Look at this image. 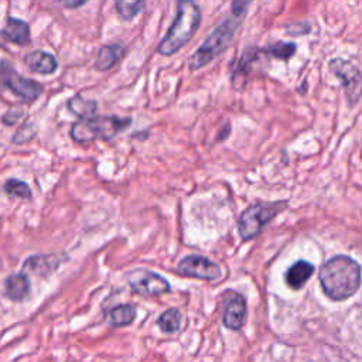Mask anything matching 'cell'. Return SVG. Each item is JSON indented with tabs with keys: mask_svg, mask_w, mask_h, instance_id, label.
<instances>
[{
	"mask_svg": "<svg viewBox=\"0 0 362 362\" xmlns=\"http://www.w3.org/2000/svg\"><path fill=\"white\" fill-rule=\"evenodd\" d=\"M132 123L130 117L100 116L81 119L71 127V137L76 143H88L93 140H110Z\"/></svg>",
	"mask_w": 362,
	"mask_h": 362,
	"instance_id": "277c9868",
	"label": "cell"
},
{
	"mask_svg": "<svg viewBox=\"0 0 362 362\" xmlns=\"http://www.w3.org/2000/svg\"><path fill=\"white\" fill-rule=\"evenodd\" d=\"M11 42L16 45H25L30 42V27L24 20L8 17L4 30H0V45Z\"/></svg>",
	"mask_w": 362,
	"mask_h": 362,
	"instance_id": "7c38bea8",
	"label": "cell"
},
{
	"mask_svg": "<svg viewBox=\"0 0 362 362\" xmlns=\"http://www.w3.org/2000/svg\"><path fill=\"white\" fill-rule=\"evenodd\" d=\"M65 260L64 255L57 253H35L28 256L21 267V272L25 274H35L38 277H47L55 272L59 264Z\"/></svg>",
	"mask_w": 362,
	"mask_h": 362,
	"instance_id": "8fae6325",
	"label": "cell"
},
{
	"mask_svg": "<svg viewBox=\"0 0 362 362\" xmlns=\"http://www.w3.org/2000/svg\"><path fill=\"white\" fill-rule=\"evenodd\" d=\"M144 3L146 0H115V7L120 18L132 20L143 10Z\"/></svg>",
	"mask_w": 362,
	"mask_h": 362,
	"instance_id": "d6986e66",
	"label": "cell"
},
{
	"mask_svg": "<svg viewBox=\"0 0 362 362\" xmlns=\"http://www.w3.org/2000/svg\"><path fill=\"white\" fill-rule=\"evenodd\" d=\"M361 266L352 257L338 255L320 267V283L324 293L341 301L352 297L361 286Z\"/></svg>",
	"mask_w": 362,
	"mask_h": 362,
	"instance_id": "6da1fadb",
	"label": "cell"
},
{
	"mask_svg": "<svg viewBox=\"0 0 362 362\" xmlns=\"http://www.w3.org/2000/svg\"><path fill=\"white\" fill-rule=\"evenodd\" d=\"M243 17L230 16L218 24L188 59L189 71H198L225 52L232 44Z\"/></svg>",
	"mask_w": 362,
	"mask_h": 362,
	"instance_id": "3957f363",
	"label": "cell"
},
{
	"mask_svg": "<svg viewBox=\"0 0 362 362\" xmlns=\"http://www.w3.org/2000/svg\"><path fill=\"white\" fill-rule=\"evenodd\" d=\"M287 201H259L247 206L238 219V230L242 240H249L257 236L270 221L287 208Z\"/></svg>",
	"mask_w": 362,
	"mask_h": 362,
	"instance_id": "5b68a950",
	"label": "cell"
},
{
	"mask_svg": "<svg viewBox=\"0 0 362 362\" xmlns=\"http://www.w3.org/2000/svg\"><path fill=\"white\" fill-rule=\"evenodd\" d=\"M24 116V110L21 107H13L10 110H7L3 117H1V122L7 126H11L14 123H17L21 117Z\"/></svg>",
	"mask_w": 362,
	"mask_h": 362,
	"instance_id": "603a6c76",
	"label": "cell"
},
{
	"mask_svg": "<svg viewBox=\"0 0 362 362\" xmlns=\"http://www.w3.org/2000/svg\"><path fill=\"white\" fill-rule=\"evenodd\" d=\"M136 307L133 304H119L109 310L107 313V322L115 328L130 325L136 318Z\"/></svg>",
	"mask_w": 362,
	"mask_h": 362,
	"instance_id": "e0dca14e",
	"label": "cell"
},
{
	"mask_svg": "<svg viewBox=\"0 0 362 362\" xmlns=\"http://www.w3.org/2000/svg\"><path fill=\"white\" fill-rule=\"evenodd\" d=\"M157 325L163 332L173 334L175 332L181 325V314L177 308H168L165 310L157 320Z\"/></svg>",
	"mask_w": 362,
	"mask_h": 362,
	"instance_id": "ffe728a7",
	"label": "cell"
},
{
	"mask_svg": "<svg viewBox=\"0 0 362 362\" xmlns=\"http://www.w3.org/2000/svg\"><path fill=\"white\" fill-rule=\"evenodd\" d=\"M332 75L339 81L349 106L356 105L362 98V72L356 65L344 58H334L328 64Z\"/></svg>",
	"mask_w": 362,
	"mask_h": 362,
	"instance_id": "8992f818",
	"label": "cell"
},
{
	"mask_svg": "<svg viewBox=\"0 0 362 362\" xmlns=\"http://www.w3.org/2000/svg\"><path fill=\"white\" fill-rule=\"evenodd\" d=\"M89 0H58V3L64 7V8H78L81 6H83L85 3H88Z\"/></svg>",
	"mask_w": 362,
	"mask_h": 362,
	"instance_id": "d4e9b609",
	"label": "cell"
},
{
	"mask_svg": "<svg viewBox=\"0 0 362 362\" xmlns=\"http://www.w3.org/2000/svg\"><path fill=\"white\" fill-rule=\"evenodd\" d=\"M24 62L30 71L41 75H49L55 72L58 68L57 58L52 54L45 52L42 49L28 52L24 57Z\"/></svg>",
	"mask_w": 362,
	"mask_h": 362,
	"instance_id": "4fadbf2b",
	"label": "cell"
},
{
	"mask_svg": "<svg viewBox=\"0 0 362 362\" xmlns=\"http://www.w3.org/2000/svg\"><path fill=\"white\" fill-rule=\"evenodd\" d=\"M252 1L253 0H233L232 1V14L236 17H243Z\"/></svg>",
	"mask_w": 362,
	"mask_h": 362,
	"instance_id": "cb8c5ba5",
	"label": "cell"
},
{
	"mask_svg": "<svg viewBox=\"0 0 362 362\" xmlns=\"http://www.w3.org/2000/svg\"><path fill=\"white\" fill-rule=\"evenodd\" d=\"M126 279L130 288L141 296H160L170 291V284L163 276L146 269L132 270Z\"/></svg>",
	"mask_w": 362,
	"mask_h": 362,
	"instance_id": "ba28073f",
	"label": "cell"
},
{
	"mask_svg": "<svg viewBox=\"0 0 362 362\" xmlns=\"http://www.w3.org/2000/svg\"><path fill=\"white\" fill-rule=\"evenodd\" d=\"M31 290L30 279L25 273H14L10 274L4 280V293L6 296L13 301H23L28 297Z\"/></svg>",
	"mask_w": 362,
	"mask_h": 362,
	"instance_id": "5bb4252c",
	"label": "cell"
},
{
	"mask_svg": "<svg viewBox=\"0 0 362 362\" xmlns=\"http://www.w3.org/2000/svg\"><path fill=\"white\" fill-rule=\"evenodd\" d=\"M313 273L314 266L311 263L305 260H298L286 272V283L288 287L297 290L305 284Z\"/></svg>",
	"mask_w": 362,
	"mask_h": 362,
	"instance_id": "2e32d148",
	"label": "cell"
},
{
	"mask_svg": "<svg viewBox=\"0 0 362 362\" xmlns=\"http://www.w3.org/2000/svg\"><path fill=\"white\" fill-rule=\"evenodd\" d=\"M201 8L195 0H177L175 17L157 47V52L170 57L178 52L201 25Z\"/></svg>",
	"mask_w": 362,
	"mask_h": 362,
	"instance_id": "7a4b0ae2",
	"label": "cell"
},
{
	"mask_svg": "<svg viewBox=\"0 0 362 362\" xmlns=\"http://www.w3.org/2000/svg\"><path fill=\"white\" fill-rule=\"evenodd\" d=\"M37 134V127L31 123H25L23 124L13 136L11 141L14 144H23V143H28L34 136Z\"/></svg>",
	"mask_w": 362,
	"mask_h": 362,
	"instance_id": "7402d4cb",
	"label": "cell"
},
{
	"mask_svg": "<svg viewBox=\"0 0 362 362\" xmlns=\"http://www.w3.org/2000/svg\"><path fill=\"white\" fill-rule=\"evenodd\" d=\"M0 88L11 90L24 102L35 100L42 92L40 82L21 76L7 59H0Z\"/></svg>",
	"mask_w": 362,
	"mask_h": 362,
	"instance_id": "52a82bcc",
	"label": "cell"
},
{
	"mask_svg": "<svg viewBox=\"0 0 362 362\" xmlns=\"http://www.w3.org/2000/svg\"><path fill=\"white\" fill-rule=\"evenodd\" d=\"M126 54V47L122 44L102 45L96 54L95 68L98 71H107L115 66Z\"/></svg>",
	"mask_w": 362,
	"mask_h": 362,
	"instance_id": "9a60e30c",
	"label": "cell"
},
{
	"mask_svg": "<svg viewBox=\"0 0 362 362\" xmlns=\"http://www.w3.org/2000/svg\"><path fill=\"white\" fill-rule=\"evenodd\" d=\"M68 109L71 113L78 116L79 119H90L95 117L98 112V103L93 99H85L81 95H75L68 99Z\"/></svg>",
	"mask_w": 362,
	"mask_h": 362,
	"instance_id": "ac0fdd59",
	"label": "cell"
},
{
	"mask_svg": "<svg viewBox=\"0 0 362 362\" xmlns=\"http://www.w3.org/2000/svg\"><path fill=\"white\" fill-rule=\"evenodd\" d=\"M223 304V325L228 329L238 331L242 328L246 315L245 297L236 291H226L222 297Z\"/></svg>",
	"mask_w": 362,
	"mask_h": 362,
	"instance_id": "30bf717a",
	"label": "cell"
},
{
	"mask_svg": "<svg viewBox=\"0 0 362 362\" xmlns=\"http://www.w3.org/2000/svg\"><path fill=\"white\" fill-rule=\"evenodd\" d=\"M3 191L10 197L23 198V199H30L33 195L28 184L17 178H8L3 185Z\"/></svg>",
	"mask_w": 362,
	"mask_h": 362,
	"instance_id": "44dd1931",
	"label": "cell"
},
{
	"mask_svg": "<svg viewBox=\"0 0 362 362\" xmlns=\"http://www.w3.org/2000/svg\"><path fill=\"white\" fill-rule=\"evenodd\" d=\"M178 272L188 277L201 280H216L221 277V267L199 255H189L178 263Z\"/></svg>",
	"mask_w": 362,
	"mask_h": 362,
	"instance_id": "9c48e42d",
	"label": "cell"
}]
</instances>
